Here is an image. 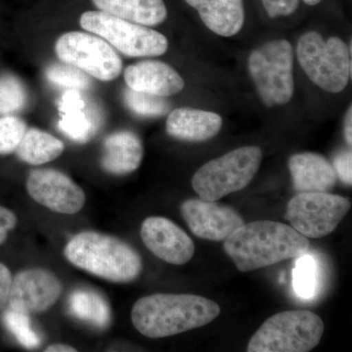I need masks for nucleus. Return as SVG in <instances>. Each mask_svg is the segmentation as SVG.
<instances>
[{
	"mask_svg": "<svg viewBox=\"0 0 352 352\" xmlns=\"http://www.w3.org/2000/svg\"><path fill=\"white\" fill-rule=\"evenodd\" d=\"M45 76L50 82L69 88L87 90L91 87V78L82 69L67 63H54L47 67Z\"/></svg>",
	"mask_w": 352,
	"mask_h": 352,
	"instance_id": "27",
	"label": "nucleus"
},
{
	"mask_svg": "<svg viewBox=\"0 0 352 352\" xmlns=\"http://www.w3.org/2000/svg\"><path fill=\"white\" fill-rule=\"evenodd\" d=\"M124 80L131 89L161 97L178 94L185 87L182 76L170 65L157 60H144L127 67Z\"/></svg>",
	"mask_w": 352,
	"mask_h": 352,
	"instance_id": "15",
	"label": "nucleus"
},
{
	"mask_svg": "<svg viewBox=\"0 0 352 352\" xmlns=\"http://www.w3.org/2000/svg\"><path fill=\"white\" fill-rule=\"evenodd\" d=\"M223 249L241 272H251L307 254L309 241L282 222L244 223L224 240Z\"/></svg>",
	"mask_w": 352,
	"mask_h": 352,
	"instance_id": "1",
	"label": "nucleus"
},
{
	"mask_svg": "<svg viewBox=\"0 0 352 352\" xmlns=\"http://www.w3.org/2000/svg\"><path fill=\"white\" fill-rule=\"evenodd\" d=\"M214 300L190 294H155L139 298L131 321L149 339H162L204 327L220 314Z\"/></svg>",
	"mask_w": 352,
	"mask_h": 352,
	"instance_id": "2",
	"label": "nucleus"
},
{
	"mask_svg": "<svg viewBox=\"0 0 352 352\" xmlns=\"http://www.w3.org/2000/svg\"><path fill=\"white\" fill-rule=\"evenodd\" d=\"M344 138L347 144H352V107L349 106L346 118H344Z\"/></svg>",
	"mask_w": 352,
	"mask_h": 352,
	"instance_id": "34",
	"label": "nucleus"
},
{
	"mask_svg": "<svg viewBox=\"0 0 352 352\" xmlns=\"http://www.w3.org/2000/svg\"><path fill=\"white\" fill-rule=\"evenodd\" d=\"M63 285L50 270L32 268L12 279L7 309L28 315L43 314L59 300Z\"/></svg>",
	"mask_w": 352,
	"mask_h": 352,
	"instance_id": "11",
	"label": "nucleus"
},
{
	"mask_svg": "<svg viewBox=\"0 0 352 352\" xmlns=\"http://www.w3.org/2000/svg\"><path fill=\"white\" fill-rule=\"evenodd\" d=\"M17 226V217L8 208L0 206V245L7 239V235Z\"/></svg>",
	"mask_w": 352,
	"mask_h": 352,
	"instance_id": "32",
	"label": "nucleus"
},
{
	"mask_svg": "<svg viewBox=\"0 0 352 352\" xmlns=\"http://www.w3.org/2000/svg\"><path fill=\"white\" fill-rule=\"evenodd\" d=\"M46 352H76V349L73 346H67V344H56L50 346L45 349Z\"/></svg>",
	"mask_w": 352,
	"mask_h": 352,
	"instance_id": "35",
	"label": "nucleus"
},
{
	"mask_svg": "<svg viewBox=\"0 0 352 352\" xmlns=\"http://www.w3.org/2000/svg\"><path fill=\"white\" fill-rule=\"evenodd\" d=\"M71 314L94 327L104 329L110 325L112 314L105 298L90 289H76L69 298Z\"/></svg>",
	"mask_w": 352,
	"mask_h": 352,
	"instance_id": "23",
	"label": "nucleus"
},
{
	"mask_svg": "<svg viewBox=\"0 0 352 352\" xmlns=\"http://www.w3.org/2000/svg\"><path fill=\"white\" fill-rule=\"evenodd\" d=\"M210 31L224 38L239 34L245 21V0H184Z\"/></svg>",
	"mask_w": 352,
	"mask_h": 352,
	"instance_id": "18",
	"label": "nucleus"
},
{
	"mask_svg": "<svg viewBox=\"0 0 352 352\" xmlns=\"http://www.w3.org/2000/svg\"><path fill=\"white\" fill-rule=\"evenodd\" d=\"M28 99L27 87L19 76L0 74V117L20 112L27 105Z\"/></svg>",
	"mask_w": 352,
	"mask_h": 352,
	"instance_id": "24",
	"label": "nucleus"
},
{
	"mask_svg": "<svg viewBox=\"0 0 352 352\" xmlns=\"http://www.w3.org/2000/svg\"><path fill=\"white\" fill-rule=\"evenodd\" d=\"M2 320L21 346L28 349H36L41 346V338L32 328L30 315L6 308L2 315Z\"/></svg>",
	"mask_w": 352,
	"mask_h": 352,
	"instance_id": "26",
	"label": "nucleus"
},
{
	"mask_svg": "<svg viewBox=\"0 0 352 352\" xmlns=\"http://www.w3.org/2000/svg\"><path fill=\"white\" fill-rule=\"evenodd\" d=\"M223 124L219 113L189 107L171 111L166 120L168 135L187 142H204L215 138Z\"/></svg>",
	"mask_w": 352,
	"mask_h": 352,
	"instance_id": "16",
	"label": "nucleus"
},
{
	"mask_svg": "<svg viewBox=\"0 0 352 352\" xmlns=\"http://www.w3.org/2000/svg\"><path fill=\"white\" fill-rule=\"evenodd\" d=\"M94 6L116 17L154 27L163 24L168 18L164 0H91Z\"/></svg>",
	"mask_w": 352,
	"mask_h": 352,
	"instance_id": "20",
	"label": "nucleus"
},
{
	"mask_svg": "<svg viewBox=\"0 0 352 352\" xmlns=\"http://www.w3.org/2000/svg\"><path fill=\"white\" fill-rule=\"evenodd\" d=\"M351 206L344 197L327 192H303L289 201L285 219L307 239H317L335 231Z\"/></svg>",
	"mask_w": 352,
	"mask_h": 352,
	"instance_id": "10",
	"label": "nucleus"
},
{
	"mask_svg": "<svg viewBox=\"0 0 352 352\" xmlns=\"http://www.w3.org/2000/svg\"><path fill=\"white\" fill-rule=\"evenodd\" d=\"M124 100L131 112L141 117H162L171 108L166 97L136 91L129 87L124 91Z\"/></svg>",
	"mask_w": 352,
	"mask_h": 352,
	"instance_id": "25",
	"label": "nucleus"
},
{
	"mask_svg": "<svg viewBox=\"0 0 352 352\" xmlns=\"http://www.w3.org/2000/svg\"><path fill=\"white\" fill-rule=\"evenodd\" d=\"M298 63L312 82L329 94H340L351 78V44L338 36L307 32L296 45Z\"/></svg>",
	"mask_w": 352,
	"mask_h": 352,
	"instance_id": "4",
	"label": "nucleus"
},
{
	"mask_svg": "<svg viewBox=\"0 0 352 352\" xmlns=\"http://www.w3.org/2000/svg\"><path fill=\"white\" fill-rule=\"evenodd\" d=\"M248 69L256 91L268 108L283 106L295 92L293 45L287 39L266 41L252 51Z\"/></svg>",
	"mask_w": 352,
	"mask_h": 352,
	"instance_id": "6",
	"label": "nucleus"
},
{
	"mask_svg": "<svg viewBox=\"0 0 352 352\" xmlns=\"http://www.w3.org/2000/svg\"><path fill=\"white\" fill-rule=\"evenodd\" d=\"M27 190L32 200L57 214L73 215L85 207V194L61 171L38 168L30 173Z\"/></svg>",
	"mask_w": 352,
	"mask_h": 352,
	"instance_id": "12",
	"label": "nucleus"
},
{
	"mask_svg": "<svg viewBox=\"0 0 352 352\" xmlns=\"http://www.w3.org/2000/svg\"><path fill=\"white\" fill-rule=\"evenodd\" d=\"M261 162V148H238L201 166L192 178V187L203 200H220L245 188L258 173Z\"/></svg>",
	"mask_w": 352,
	"mask_h": 352,
	"instance_id": "7",
	"label": "nucleus"
},
{
	"mask_svg": "<svg viewBox=\"0 0 352 352\" xmlns=\"http://www.w3.org/2000/svg\"><path fill=\"white\" fill-rule=\"evenodd\" d=\"M300 2L302 0H261L264 10L271 19L293 15Z\"/></svg>",
	"mask_w": 352,
	"mask_h": 352,
	"instance_id": "30",
	"label": "nucleus"
},
{
	"mask_svg": "<svg viewBox=\"0 0 352 352\" xmlns=\"http://www.w3.org/2000/svg\"><path fill=\"white\" fill-rule=\"evenodd\" d=\"M80 90L69 89L62 97L59 111L61 120L58 122L60 131L76 143H87L97 131L96 120L85 112V103Z\"/></svg>",
	"mask_w": 352,
	"mask_h": 352,
	"instance_id": "21",
	"label": "nucleus"
},
{
	"mask_svg": "<svg viewBox=\"0 0 352 352\" xmlns=\"http://www.w3.org/2000/svg\"><path fill=\"white\" fill-rule=\"evenodd\" d=\"M293 186L298 193L328 192L335 186L338 176L333 164L316 153L293 155L289 160Z\"/></svg>",
	"mask_w": 352,
	"mask_h": 352,
	"instance_id": "17",
	"label": "nucleus"
},
{
	"mask_svg": "<svg viewBox=\"0 0 352 352\" xmlns=\"http://www.w3.org/2000/svg\"><path fill=\"white\" fill-rule=\"evenodd\" d=\"M352 153L351 150L340 152L335 157L333 162V170L338 177L344 184L351 186L352 184Z\"/></svg>",
	"mask_w": 352,
	"mask_h": 352,
	"instance_id": "31",
	"label": "nucleus"
},
{
	"mask_svg": "<svg viewBox=\"0 0 352 352\" xmlns=\"http://www.w3.org/2000/svg\"><path fill=\"white\" fill-rule=\"evenodd\" d=\"M325 325L307 309L287 310L270 317L250 340L248 352H307L318 346Z\"/></svg>",
	"mask_w": 352,
	"mask_h": 352,
	"instance_id": "5",
	"label": "nucleus"
},
{
	"mask_svg": "<svg viewBox=\"0 0 352 352\" xmlns=\"http://www.w3.org/2000/svg\"><path fill=\"white\" fill-rule=\"evenodd\" d=\"M12 274L4 264L0 263V310L6 309L12 284Z\"/></svg>",
	"mask_w": 352,
	"mask_h": 352,
	"instance_id": "33",
	"label": "nucleus"
},
{
	"mask_svg": "<svg viewBox=\"0 0 352 352\" xmlns=\"http://www.w3.org/2000/svg\"><path fill=\"white\" fill-rule=\"evenodd\" d=\"M55 53L64 63L101 82L116 80L122 71V60L117 51L105 39L89 32L62 34L55 43Z\"/></svg>",
	"mask_w": 352,
	"mask_h": 352,
	"instance_id": "9",
	"label": "nucleus"
},
{
	"mask_svg": "<svg viewBox=\"0 0 352 352\" xmlns=\"http://www.w3.org/2000/svg\"><path fill=\"white\" fill-rule=\"evenodd\" d=\"M140 234L143 243L153 254L173 265L189 263L195 254L193 240L166 217H148L141 226Z\"/></svg>",
	"mask_w": 352,
	"mask_h": 352,
	"instance_id": "14",
	"label": "nucleus"
},
{
	"mask_svg": "<svg viewBox=\"0 0 352 352\" xmlns=\"http://www.w3.org/2000/svg\"><path fill=\"white\" fill-rule=\"evenodd\" d=\"M293 284L296 295L309 300L317 287V263L314 256L303 254L298 258L293 271Z\"/></svg>",
	"mask_w": 352,
	"mask_h": 352,
	"instance_id": "28",
	"label": "nucleus"
},
{
	"mask_svg": "<svg viewBox=\"0 0 352 352\" xmlns=\"http://www.w3.org/2000/svg\"><path fill=\"white\" fill-rule=\"evenodd\" d=\"M65 145L48 132L38 129H27L16 154L21 161L41 166L54 161L63 154Z\"/></svg>",
	"mask_w": 352,
	"mask_h": 352,
	"instance_id": "22",
	"label": "nucleus"
},
{
	"mask_svg": "<svg viewBox=\"0 0 352 352\" xmlns=\"http://www.w3.org/2000/svg\"><path fill=\"white\" fill-rule=\"evenodd\" d=\"M144 148L138 134L131 131L113 132L104 140L102 168L113 175H126L142 163Z\"/></svg>",
	"mask_w": 352,
	"mask_h": 352,
	"instance_id": "19",
	"label": "nucleus"
},
{
	"mask_svg": "<svg viewBox=\"0 0 352 352\" xmlns=\"http://www.w3.org/2000/svg\"><path fill=\"white\" fill-rule=\"evenodd\" d=\"M182 214L197 237L208 241H224L245 223L239 212L217 201L188 199L182 204Z\"/></svg>",
	"mask_w": 352,
	"mask_h": 352,
	"instance_id": "13",
	"label": "nucleus"
},
{
	"mask_svg": "<svg viewBox=\"0 0 352 352\" xmlns=\"http://www.w3.org/2000/svg\"><path fill=\"white\" fill-rule=\"evenodd\" d=\"M64 254L76 267L113 283L134 281L143 270L142 258L131 245L94 231L74 236L65 247Z\"/></svg>",
	"mask_w": 352,
	"mask_h": 352,
	"instance_id": "3",
	"label": "nucleus"
},
{
	"mask_svg": "<svg viewBox=\"0 0 352 352\" xmlns=\"http://www.w3.org/2000/svg\"><path fill=\"white\" fill-rule=\"evenodd\" d=\"M302 1L308 6L314 7L318 6L323 0H302Z\"/></svg>",
	"mask_w": 352,
	"mask_h": 352,
	"instance_id": "36",
	"label": "nucleus"
},
{
	"mask_svg": "<svg viewBox=\"0 0 352 352\" xmlns=\"http://www.w3.org/2000/svg\"><path fill=\"white\" fill-rule=\"evenodd\" d=\"M27 131V124L16 116L0 117V155L16 152Z\"/></svg>",
	"mask_w": 352,
	"mask_h": 352,
	"instance_id": "29",
	"label": "nucleus"
},
{
	"mask_svg": "<svg viewBox=\"0 0 352 352\" xmlns=\"http://www.w3.org/2000/svg\"><path fill=\"white\" fill-rule=\"evenodd\" d=\"M80 24L127 57L161 56L168 50V38L161 32L103 11H87L80 16Z\"/></svg>",
	"mask_w": 352,
	"mask_h": 352,
	"instance_id": "8",
	"label": "nucleus"
}]
</instances>
